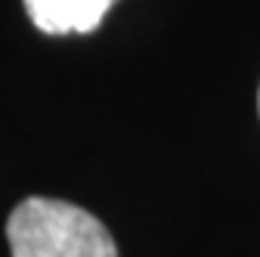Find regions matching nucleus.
I'll return each instance as SVG.
<instances>
[{
  "instance_id": "obj_1",
  "label": "nucleus",
  "mask_w": 260,
  "mask_h": 257,
  "mask_svg": "<svg viewBox=\"0 0 260 257\" xmlns=\"http://www.w3.org/2000/svg\"><path fill=\"white\" fill-rule=\"evenodd\" d=\"M7 242L13 257H118L115 239L90 211L41 196L13 208Z\"/></svg>"
},
{
  "instance_id": "obj_2",
  "label": "nucleus",
  "mask_w": 260,
  "mask_h": 257,
  "mask_svg": "<svg viewBox=\"0 0 260 257\" xmlns=\"http://www.w3.org/2000/svg\"><path fill=\"white\" fill-rule=\"evenodd\" d=\"M115 0H25V13L44 35L96 31Z\"/></svg>"
},
{
  "instance_id": "obj_3",
  "label": "nucleus",
  "mask_w": 260,
  "mask_h": 257,
  "mask_svg": "<svg viewBox=\"0 0 260 257\" xmlns=\"http://www.w3.org/2000/svg\"><path fill=\"white\" fill-rule=\"evenodd\" d=\"M257 103H260V96H257Z\"/></svg>"
}]
</instances>
